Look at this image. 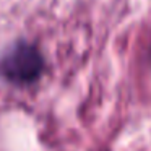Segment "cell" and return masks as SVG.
Wrapping results in <instances>:
<instances>
[{"instance_id":"1","label":"cell","mask_w":151,"mask_h":151,"mask_svg":"<svg viewBox=\"0 0 151 151\" xmlns=\"http://www.w3.org/2000/svg\"><path fill=\"white\" fill-rule=\"evenodd\" d=\"M44 60L34 46L18 42L0 60V73L15 85H31L41 76Z\"/></svg>"}]
</instances>
